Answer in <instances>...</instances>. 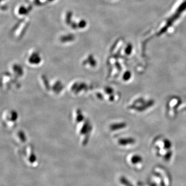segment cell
I'll list each match as a JSON object with an SVG mask.
<instances>
[{
	"instance_id": "obj_1",
	"label": "cell",
	"mask_w": 186,
	"mask_h": 186,
	"mask_svg": "<svg viewBox=\"0 0 186 186\" xmlns=\"http://www.w3.org/2000/svg\"><path fill=\"white\" fill-rule=\"evenodd\" d=\"M41 61V58L39 54L37 52H34L29 58V63L32 65H38Z\"/></svg>"
},
{
	"instance_id": "obj_2",
	"label": "cell",
	"mask_w": 186,
	"mask_h": 186,
	"mask_svg": "<svg viewBox=\"0 0 186 186\" xmlns=\"http://www.w3.org/2000/svg\"><path fill=\"white\" fill-rule=\"evenodd\" d=\"M135 139L132 138H123L119 140V143L123 146L128 145L130 144H133L135 143Z\"/></svg>"
},
{
	"instance_id": "obj_3",
	"label": "cell",
	"mask_w": 186,
	"mask_h": 186,
	"mask_svg": "<svg viewBox=\"0 0 186 186\" xmlns=\"http://www.w3.org/2000/svg\"><path fill=\"white\" fill-rule=\"evenodd\" d=\"M127 124L125 123H119L111 125L110 126V129L112 130H120L125 128Z\"/></svg>"
},
{
	"instance_id": "obj_4",
	"label": "cell",
	"mask_w": 186,
	"mask_h": 186,
	"mask_svg": "<svg viewBox=\"0 0 186 186\" xmlns=\"http://www.w3.org/2000/svg\"><path fill=\"white\" fill-rule=\"evenodd\" d=\"M131 77V74L130 72H126L123 75V80L125 81H128L129 80H130Z\"/></svg>"
},
{
	"instance_id": "obj_5",
	"label": "cell",
	"mask_w": 186,
	"mask_h": 186,
	"mask_svg": "<svg viewBox=\"0 0 186 186\" xmlns=\"http://www.w3.org/2000/svg\"><path fill=\"white\" fill-rule=\"evenodd\" d=\"M131 161L133 163H138L139 162H140V161H141V157L138 156V155L134 156L133 157H132Z\"/></svg>"
},
{
	"instance_id": "obj_6",
	"label": "cell",
	"mask_w": 186,
	"mask_h": 186,
	"mask_svg": "<svg viewBox=\"0 0 186 186\" xmlns=\"http://www.w3.org/2000/svg\"><path fill=\"white\" fill-rule=\"evenodd\" d=\"M27 9L24 6H21L19 9V14L21 15H25L27 13Z\"/></svg>"
},
{
	"instance_id": "obj_7",
	"label": "cell",
	"mask_w": 186,
	"mask_h": 186,
	"mask_svg": "<svg viewBox=\"0 0 186 186\" xmlns=\"http://www.w3.org/2000/svg\"><path fill=\"white\" fill-rule=\"evenodd\" d=\"M164 145L166 148H170L172 146V143L170 140L166 139L164 141Z\"/></svg>"
},
{
	"instance_id": "obj_8",
	"label": "cell",
	"mask_w": 186,
	"mask_h": 186,
	"mask_svg": "<svg viewBox=\"0 0 186 186\" xmlns=\"http://www.w3.org/2000/svg\"><path fill=\"white\" fill-rule=\"evenodd\" d=\"M86 26V22L84 20H81L80 21L78 25V27L81 29L84 28Z\"/></svg>"
},
{
	"instance_id": "obj_9",
	"label": "cell",
	"mask_w": 186,
	"mask_h": 186,
	"mask_svg": "<svg viewBox=\"0 0 186 186\" xmlns=\"http://www.w3.org/2000/svg\"><path fill=\"white\" fill-rule=\"evenodd\" d=\"M131 51H132V47L131 45L128 46L127 48L126 49V52L127 54H130Z\"/></svg>"
},
{
	"instance_id": "obj_10",
	"label": "cell",
	"mask_w": 186,
	"mask_h": 186,
	"mask_svg": "<svg viewBox=\"0 0 186 186\" xmlns=\"http://www.w3.org/2000/svg\"><path fill=\"white\" fill-rule=\"evenodd\" d=\"M48 1H49L51 2V1H54V0H48Z\"/></svg>"
}]
</instances>
